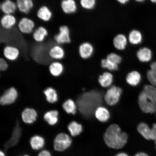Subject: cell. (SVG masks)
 Instances as JSON below:
<instances>
[{
  "label": "cell",
  "instance_id": "cell-1",
  "mask_svg": "<svg viewBox=\"0 0 156 156\" xmlns=\"http://www.w3.org/2000/svg\"><path fill=\"white\" fill-rule=\"evenodd\" d=\"M128 136L126 133L122 132L120 127L116 124H112L107 129L104 139L109 147L119 149L123 147L127 142Z\"/></svg>",
  "mask_w": 156,
  "mask_h": 156
},
{
  "label": "cell",
  "instance_id": "cell-2",
  "mask_svg": "<svg viewBox=\"0 0 156 156\" xmlns=\"http://www.w3.org/2000/svg\"><path fill=\"white\" fill-rule=\"evenodd\" d=\"M72 140L69 135L65 133H60L56 136L54 141V148L55 151L63 152L71 145Z\"/></svg>",
  "mask_w": 156,
  "mask_h": 156
},
{
  "label": "cell",
  "instance_id": "cell-3",
  "mask_svg": "<svg viewBox=\"0 0 156 156\" xmlns=\"http://www.w3.org/2000/svg\"><path fill=\"white\" fill-rule=\"evenodd\" d=\"M138 102L143 112L153 114L156 112V103L146 96L142 91L138 96Z\"/></svg>",
  "mask_w": 156,
  "mask_h": 156
},
{
  "label": "cell",
  "instance_id": "cell-4",
  "mask_svg": "<svg viewBox=\"0 0 156 156\" xmlns=\"http://www.w3.org/2000/svg\"><path fill=\"white\" fill-rule=\"evenodd\" d=\"M122 93L120 88L113 86L108 89L105 95V102L110 106L116 104L119 100Z\"/></svg>",
  "mask_w": 156,
  "mask_h": 156
},
{
  "label": "cell",
  "instance_id": "cell-5",
  "mask_svg": "<svg viewBox=\"0 0 156 156\" xmlns=\"http://www.w3.org/2000/svg\"><path fill=\"white\" fill-rule=\"evenodd\" d=\"M18 95V92L15 88H10L1 96L0 103L2 106L12 104L16 101Z\"/></svg>",
  "mask_w": 156,
  "mask_h": 156
},
{
  "label": "cell",
  "instance_id": "cell-6",
  "mask_svg": "<svg viewBox=\"0 0 156 156\" xmlns=\"http://www.w3.org/2000/svg\"><path fill=\"white\" fill-rule=\"evenodd\" d=\"M54 40L59 45L69 43L71 42L69 28L67 26L60 27L59 32L54 37Z\"/></svg>",
  "mask_w": 156,
  "mask_h": 156
},
{
  "label": "cell",
  "instance_id": "cell-7",
  "mask_svg": "<svg viewBox=\"0 0 156 156\" xmlns=\"http://www.w3.org/2000/svg\"><path fill=\"white\" fill-rule=\"evenodd\" d=\"M17 9L16 3L11 0H4L0 2V16L4 15H13Z\"/></svg>",
  "mask_w": 156,
  "mask_h": 156
},
{
  "label": "cell",
  "instance_id": "cell-8",
  "mask_svg": "<svg viewBox=\"0 0 156 156\" xmlns=\"http://www.w3.org/2000/svg\"><path fill=\"white\" fill-rule=\"evenodd\" d=\"M20 51L18 48L12 46H6L1 53V57H4L9 61H15L19 57Z\"/></svg>",
  "mask_w": 156,
  "mask_h": 156
},
{
  "label": "cell",
  "instance_id": "cell-9",
  "mask_svg": "<svg viewBox=\"0 0 156 156\" xmlns=\"http://www.w3.org/2000/svg\"><path fill=\"white\" fill-rule=\"evenodd\" d=\"M20 32L24 34H30L33 32L35 27L34 21L27 17L21 19L18 24Z\"/></svg>",
  "mask_w": 156,
  "mask_h": 156
},
{
  "label": "cell",
  "instance_id": "cell-10",
  "mask_svg": "<svg viewBox=\"0 0 156 156\" xmlns=\"http://www.w3.org/2000/svg\"><path fill=\"white\" fill-rule=\"evenodd\" d=\"M93 52V47L89 42H83L79 47V55L83 59H86L90 58L92 56Z\"/></svg>",
  "mask_w": 156,
  "mask_h": 156
},
{
  "label": "cell",
  "instance_id": "cell-11",
  "mask_svg": "<svg viewBox=\"0 0 156 156\" xmlns=\"http://www.w3.org/2000/svg\"><path fill=\"white\" fill-rule=\"evenodd\" d=\"M37 114L36 111L32 108H27L23 110L21 114V118L25 123L31 124L36 121Z\"/></svg>",
  "mask_w": 156,
  "mask_h": 156
},
{
  "label": "cell",
  "instance_id": "cell-12",
  "mask_svg": "<svg viewBox=\"0 0 156 156\" xmlns=\"http://www.w3.org/2000/svg\"><path fill=\"white\" fill-rule=\"evenodd\" d=\"M1 17V27L9 29L14 27L17 23L16 19L13 15H4Z\"/></svg>",
  "mask_w": 156,
  "mask_h": 156
},
{
  "label": "cell",
  "instance_id": "cell-13",
  "mask_svg": "<svg viewBox=\"0 0 156 156\" xmlns=\"http://www.w3.org/2000/svg\"><path fill=\"white\" fill-rule=\"evenodd\" d=\"M65 51L60 45L56 44L52 46L49 51L50 57L54 60H61L65 56Z\"/></svg>",
  "mask_w": 156,
  "mask_h": 156
},
{
  "label": "cell",
  "instance_id": "cell-14",
  "mask_svg": "<svg viewBox=\"0 0 156 156\" xmlns=\"http://www.w3.org/2000/svg\"><path fill=\"white\" fill-rule=\"evenodd\" d=\"M61 7L64 12L67 14L75 13L77 9L75 0H63L61 3Z\"/></svg>",
  "mask_w": 156,
  "mask_h": 156
},
{
  "label": "cell",
  "instance_id": "cell-15",
  "mask_svg": "<svg viewBox=\"0 0 156 156\" xmlns=\"http://www.w3.org/2000/svg\"><path fill=\"white\" fill-rule=\"evenodd\" d=\"M17 9L20 11L25 14H27L34 7L32 0H16Z\"/></svg>",
  "mask_w": 156,
  "mask_h": 156
},
{
  "label": "cell",
  "instance_id": "cell-16",
  "mask_svg": "<svg viewBox=\"0 0 156 156\" xmlns=\"http://www.w3.org/2000/svg\"><path fill=\"white\" fill-rule=\"evenodd\" d=\"M48 68L50 73L54 77L59 76L63 73L64 70L63 64L57 60L52 62Z\"/></svg>",
  "mask_w": 156,
  "mask_h": 156
},
{
  "label": "cell",
  "instance_id": "cell-17",
  "mask_svg": "<svg viewBox=\"0 0 156 156\" xmlns=\"http://www.w3.org/2000/svg\"><path fill=\"white\" fill-rule=\"evenodd\" d=\"M127 38L125 35L118 34L115 37L113 40V44L116 49L122 50L125 49L127 44Z\"/></svg>",
  "mask_w": 156,
  "mask_h": 156
},
{
  "label": "cell",
  "instance_id": "cell-18",
  "mask_svg": "<svg viewBox=\"0 0 156 156\" xmlns=\"http://www.w3.org/2000/svg\"><path fill=\"white\" fill-rule=\"evenodd\" d=\"M136 56L140 62H149L152 58V52L151 50L147 48H142L138 51Z\"/></svg>",
  "mask_w": 156,
  "mask_h": 156
},
{
  "label": "cell",
  "instance_id": "cell-19",
  "mask_svg": "<svg viewBox=\"0 0 156 156\" xmlns=\"http://www.w3.org/2000/svg\"><path fill=\"white\" fill-rule=\"evenodd\" d=\"M95 115L97 119L102 122L107 121L110 117L108 110L103 107H98L95 111Z\"/></svg>",
  "mask_w": 156,
  "mask_h": 156
},
{
  "label": "cell",
  "instance_id": "cell-20",
  "mask_svg": "<svg viewBox=\"0 0 156 156\" xmlns=\"http://www.w3.org/2000/svg\"><path fill=\"white\" fill-rule=\"evenodd\" d=\"M34 40L38 42H43L48 36V32L44 27H40L33 30L32 32Z\"/></svg>",
  "mask_w": 156,
  "mask_h": 156
},
{
  "label": "cell",
  "instance_id": "cell-21",
  "mask_svg": "<svg viewBox=\"0 0 156 156\" xmlns=\"http://www.w3.org/2000/svg\"><path fill=\"white\" fill-rule=\"evenodd\" d=\"M58 112L56 110H51L45 113L44 118L45 121L51 126L57 124L58 120Z\"/></svg>",
  "mask_w": 156,
  "mask_h": 156
},
{
  "label": "cell",
  "instance_id": "cell-22",
  "mask_svg": "<svg viewBox=\"0 0 156 156\" xmlns=\"http://www.w3.org/2000/svg\"><path fill=\"white\" fill-rule=\"evenodd\" d=\"M30 144L31 147L35 151H38L44 147V138L39 135H35L31 138Z\"/></svg>",
  "mask_w": 156,
  "mask_h": 156
},
{
  "label": "cell",
  "instance_id": "cell-23",
  "mask_svg": "<svg viewBox=\"0 0 156 156\" xmlns=\"http://www.w3.org/2000/svg\"><path fill=\"white\" fill-rule=\"evenodd\" d=\"M142 39V35L139 30H132L129 34L128 41L132 44L137 45L141 43Z\"/></svg>",
  "mask_w": 156,
  "mask_h": 156
},
{
  "label": "cell",
  "instance_id": "cell-24",
  "mask_svg": "<svg viewBox=\"0 0 156 156\" xmlns=\"http://www.w3.org/2000/svg\"><path fill=\"white\" fill-rule=\"evenodd\" d=\"M44 94L47 101L50 103H54L57 102L58 95L55 90L51 87H48L44 91Z\"/></svg>",
  "mask_w": 156,
  "mask_h": 156
},
{
  "label": "cell",
  "instance_id": "cell-25",
  "mask_svg": "<svg viewBox=\"0 0 156 156\" xmlns=\"http://www.w3.org/2000/svg\"><path fill=\"white\" fill-rule=\"evenodd\" d=\"M141 80V76L136 71L131 72L128 74L126 77V81L129 84L132 86H136L139 83Z\"/></svg>",
  "mask_w": 156,
  "mask_h": 156
},
{
  "label": "cell",
  "instance_id": "cell-26",
  "mask_svg": "<svg viewBox=\"0 0 156 156\" xmlns=\"http://www.w3.org/2000/svg\"><path fill=\"white\" fill-rule=\"evenodd\" d=\"M113 77L112 74L106 72L103 75L99 76L98 82L101 86L104 87H110L112 84Z\"/></svg>",
  "mask_w": 156,
  "mask_h": 156
},
{
  "label": "cell",
  "instance_id": "cell-27",
  "mask_svg": "<svg viewBox=\"0 0 156 156\" xmlns=\"http://www.w3.org/2000/svg\"><path fill=\"white\" fill-rule=\"evenodd\" d=\"M62 107L68 114L75 115L76 112L77 105L72 99H68L62 105Z\"/></svg>",
  "mask_w": 156,
  "mask_h": 156
},
{
  "label": "cell",
  "instance_id": "cell-28",
  "mask_svg": "<svg viewBox=\"0 0 156 156\" xmlns=\"http://www.w3.org/2000/svg\"><path fill=\"white\" fill-rule=\"evenodd\" d=\"M37 16L39 19L45 22H47L51 19L52 13L48 7L44 6L38 10Z\"/></svg>",
  "mask_w": 156,
  "mask_h": 156
},
{
  "label": "cell",
  "instance_id": "cell-29",
  "mask_svg": "<svg viewBox=\"0 0 156 156\" xmlns=\"http://www.w3.org/2000/svg\"><path fill=\"white\" fill-rule=\"evenodd\" d=\"M68 130L71 136H75L80 135L83 131V126L81 124L75 121L70 122L68 126Z\"/></svg>",
  "mask_w": 156,
  "mask_h": 156
},
{
  "label": "cell",
  "instance_id": "cell-30",
  "mask_svg": "<svg viewBox=\"0 0 156 156\" xmlns=\"http://www.w3.org/2000/svg\"><path fill=\"white\" fill-rule=\"evenodd\" d=\"M137 130L142 136L147 140H151V129L147 124L141 122L137 126Z\"/></svg>",
  "mask_w": 156,
  "mask_h": 156
},
{
  "label": "cell",
  "instance_id": "cell-31",
  "mask_svg": "<svg viewBox=\"0 0 156 156\" xmlns=\"http://www.w3.org/2000/svg\"><path fill=\"white\" fill-rule=\"evenodd\" d=\"M147 77L148 80L152 85L156 87V61L152 63L151 65V69L147 72Z\"/></svg>",
  "mask_w": 156,
  "mask_h": 156
},
{
  "label": "cell",
  "instance_id": "cell-32",
  "mask_svg": "<svg viewBox=\"0 0 156 156\" xmlns=\"http://www.w3.org/2000/svg\"><path fill=\"white\" fill-rule=\"evenodd\" d=\"M142 91L146 96L150 98L156 102V88L153 85H146Z\"/></svg>",
  "mask_w": 156,
  "mask_h": 156
},
{
  "label": "cell",
  "instance_id": "cell-33",
  "mask_svg": "<svg viewBox=\"0 0 156 156\" xmlns=\"http://www.w3.org/2000/svg\"><path fill=\"white\" fill-rule=\"evenodd\" d=\"M80 5L84 9L90 10L94 8L96 0H80Z\"/></svg>",
  "mask_w": 156,
  "mask_h": 156
},
{
  "label": "cell",
  "instance_id": "cell-34",
  "mask_svg": "<svg viewBox=\"0 0 156 156\" xmlns=\"http://www.w3.org/2000/svg\"><path fill=\"white\" fill-rule=\"evenodd\" d=\"M101 66L103 68H106L110 71H116L118 70V65L112 63L107 58L102 60Z\"/></svg>",
  "mask_w": 156,
  "mask_h": 156
},
{
  "label": "cell",
  "instance_id": "cell-35",
  "mask_svg": "<svg viewBox=\"0 0 156 156\" xmlns=\"http://www.w3.org/2000/svg\"><path fill=\"white\" fill-rule=\"evenodd\" d=\"M107 59L112 63L118 65L122 62V58L120 56L114 53H112L108 55Z\"/></svg>",
  "mask_w": 156,
  "mask_h": 156
},
{
  "label": "cell",
  "instance_id": "cell-36",
  "mask_svg": "<svg viewBox=\"0 0 156 156\" xmlns=\"http://www.w3.org/2000/svg\"><path fill=\"white\" fill-rule=\"evenodd\" d=\"M9 67L8 60L4 57L0 58V70L2 71H6Z\"/></svg>",
  "mask_w": 156,
  "mask_h": 156
},
{
  "label": "cell",
  "instance_id": "cell-37",
  "mask_svg": "<svg viewBox=\"0 0 156 156\" xmlns=\"http://www.w3.org/2000/svg\"><path fill=\"white\" fill-rule=\"evenodd\" d=\"M151 140H156V124H154L151 128Z\"/></svg>",
  "mask_w": 156,
  "mask_h": 156
},
{
  "label": "cell",
  "instance_id": "cell-38",
  "mask_svg": "<svg viewBox=\"0 0 156 156\" xmlns=\"http://www.w3.org/2000/svg\"><path fill=\"white\" fill-rule=\"evenodd\" d=\"M38 156H52V155L50 152L47 150H44L39 153Z\"/></svg>",
  "mask_w": 156,
  "mask_h": 156
},
{
  "label": "cell",
  "instance_id": "cell-39",
  "mask_svg": "<svg viewBox=\"0 0 156 156\" xmlns=\"http://www.w3.org/2000/svg\"><path fill=\"white\" fill-rule=\"evenodd\" d=\"M116 1H118L119 3L121 4L124 5L128 2L129 0H116Z\"/></svg>",
  "mask_w": 156,
  "mask_h": 156
},
{
  "label": "cell",
  "instance_id": "cell-40",
  "mask_svg": "<svg viewBox=\"0 0 156 156\" xmlns=\"http://www.w3.org/2000/svg\"><path fill=\"white\" fill-rule=\"evenodd\" d=\"M135 156H149L147 154L144 153H140L136 154Z\"/></svg>",
  "mask_w": 156,
  "mask_h": 156
},
{
  "label": "cell",
  "instance_id": "cell-41",
  "mask_svg": "<svg viewBox=\"0 0 156 156\" xmlns=\"http://www.w3.org/2000/svg\"><path fill=\"white\" fill-rule=\"evenodd\" d=\"M116 156H129L127 154L124 153H121L117 154Z\"/></svg>",
  "mask_w": 156,
  "mask_h": 156
},
{
  "label": "cell",
  "instance_id": "cell-42",
  "mask_svg": "<svg viewBox=\"0 0 156 156\" xmlns=\"http://www.w3.org/2000/svg\"><path fill=\"white\" fill-rule=\"evenodd\" d=\"M0 156H5V153L2 151H0Z\"/></svg>",
  "mask_w": 156,
  "mask_h": 156
},
{
  "label": "cell",
  "instance_id": "cell-43",
  "mask_svg": "<svg viewBox=\"0 0 156 156\" xmlns=\"http://www.w3.org/2000/svg\"><path fill=\"white\" fill-rule=\"evenodd\" d=\"M135 1L136 2H138L141 3L142 2L145 1V0H135Z\"/></svg>",
  "mask_w": 156,
  "mask_h": 156
},
{
  "label": "cell",
  "instance_id": "cell-44",
  "mask_svg": "<svg viewBox=\"0 0 156 156\" xmlns=\"http://www.w3.org/2000/svg\"><path fill=\"white\" fill-rule=\"evenodd\" d=\"M153 3H156V0H150Z\"/></svg>",
  "mask_w": 156,
  "mask_h": 156
},
{
  "label": "cell",
  "instance_id": "cell-45",
  "mask_svg": "<svg viewBox=\"0 0 156 156\" xmlns=\"http://www.w3.org/2000/svg\"><path fill=\"white\" fill-rule=\"evenodd\" d=\"M29 156L28 155H23V156Z\"/></svg>",
  "mask_w": 156,
  "mask_h": 156
},
{
  "label": "cell",
  "instance_id": "cell-46",
  "mask_svg": "<svg viewBox=\"0 0 156 156\" xmlns=\"http://www.w3.org/2000/svg\"><path fill=\"white\" fill-rule=\"evenodd\" d=\"M155 145H156V140H155Z\"/></svg>",
  "mask_w": 156,
  "mask_h": 156
}]
</instances>
